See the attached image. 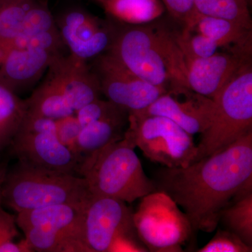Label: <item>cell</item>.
<instances>
[{
	"label": "cell",
	"mask_w": 252,
	"mask_h": 252,
	"mask_svg": "<svg viewBox=\"0 0 252 252\" xmlns=\"http://www.w3.org/2000/svg\"><path fill=\"white\" fill-rule=\"evenodd\" d=\"M101 4L110 17L128 25L152 22L165 11L160 0H102Z\"/></svg>",
	"instance_id": "obj_20"
},
{
	"label": "cell",
	"mask_w": 252,
	"mask_h": 252,
	"mask_svg": "<svg viewBox=\"0 0 252 252\" xmlns=\"http://www.w3.org/2000/svg\"><path fill=\"white\" fill-rule=\"evenodd\" d=\"M214 112L213 99L186 89L167 91L147 108L128 114L137 117H166L193 136L202 134L208 128Z\"/></svg>",
	"instance_id": "obj_12"
},
{
	"label": "cell",
	"mask_w": 252,
	"mask_h": 252,
	"mask_svg": "<svg viewBox=\"0 0 252 252\" xmlns=\"http://www.w3.org/2000/svg\"><path fill=\"white\" fill-rule=\"evenodd\" d=\"M22 230L32 252H84L77 242L54 230L41 227H31Z\"/></svg>",
	"instance_id": "obj_24"
},
{
	"label": "cell",
	"mask_w": 252,
	"mask_h": 252,
	"mask_svg": "<svg viewBox=\"0 0 252 252\" xmlns=\"http://www.w3.org/2000/svg\"><path fill=\"white\" fill-rule=\"evenodd\" d=\"M220 222L252 247V193L235 195L220 211Z\"/></svg>",
	"instance_id": "obj_21"
},
{
	"label": "cell",
	"mask_w": 252,
	"mask_h": 252,
	"mask_svg": "<svg viewBox=\"0 0 252 252\" xmlns=\"http://www.w3.org/2000/svg\"><path fill=\"white\" fill-rule=\"evenodd\" d=\"M91 191L77 175L56 172L19 161L1 184V202L15 212L57 205H81Z\"/></svg>",
	"instance_id": "obj_3"
},
{
	"label": "cell",
	"mask_w": 252,
	"mask_h": 252,
	"mask_svg": "<svg viewBox=\"0 0 252 252\" xmlns=\"http://www.w3.org/2000/svg\"><path fill=\"white\" fill-rule=\"evenodd\" d=\"M142 199L134 224L149 252H182V245L193 233L185 212L166 194L149 193Z\"/></svg>",
	"instance_id": "obj_6"
},
{
	"label": "cell",
	"mask_w": 252,
	"mask_h": 252,
	"mask_svg": "<svg viewBox=\"0 0 252 252\" xmlns=\"http://www.w3.org/2000/svg\"><path fill=\"white\" fill-rule=\"evenodd\" d=\"M1 1V0H0V1Z\"/></svg>",
	"instance_id": "obj_35"
},
{
	"label": "cell",
	"mask_w": 252,
	"mask_h": 252,
	"mask_svg": "<svg viewBox=\"0 0 252 252\" xmlns=\"http://www.w3.org/2000/svg\"><path fill=\"white\" fill-rule=\"evenodd\" d=\"M11 142L20 161L79 176L80 162L58 138L53 119L27 113Z\"/></svg>",
	"instance_id": "obj_8"
},
{
	"label": "cell",
	"mask_w": 252,
	"mask_h": 252,
	"mask_svg": "<svg viewBox=\"0 0 252 252\" xmlns=\"http://www.w3.org/2000/svg\"><path fill=\"white\" fill-rule=\"evenodd\" d=\"M26 102L30 114L55 121L75 114L64 97L56 73L50 66L45 79Z\"/></svg>",
	"instance_id": "obj_19"
},
{
	"label": "cell",
	"mask_w": 252,
	"mask_h": 252,
	"mask_svg": "<svg viewBox=\"0 0 252 252\" xmlns=\"http://www.w3.org/2000/svg\"><path fill=\"white\" fill-rule=\"evenodd\" d=\"M135 148L126 131L122 140L83 160L79 175L86 180L91 193L130 204L157 190L154 180L144 172Z\"/></svg>",
	"instance_id": "obj_2"
},
{
	"label": "cell",
	"mask_w": 252,
	"mask_h": 252,
	"mask_svg": "<svg viewBox=\"0 0 252 252\" xmlns=\"http://www.w3.org/2000/svg\"><path fill=\"white\" fill-rule=\"evenodd\" d=\"M123 110L126 109L110 101L102 100L99 98L78 110L75 112V116L82 127L96 121L115 115Z\"/></svg>",
	"instance_id": "obj_29"
},
{
	"label": "cell",
	"mask_w": 252,
	"mask_h": 252,
	"mask_svg": "<svg viewBox=\"0 0 252 252\" xmlns=\"http://www.w3.org/2000/svg\"><path fill=\"white\" fill-rule=\"evenodd\" d=\"M114 26V37L107 52L137 77L168 91L170 74L156 27L128 24Z\"/></svg>",
	"instance_id": "obj_7"
},
{
	"label": "cell",
	"mask_w": 252,
	"mask_h": 252,
	"mask_svg": "<svg viewBox=\"0 0 252 252\" xmlns=\"http://www.w3.org/2000/svg\"><path fill=\"white\" fill-rule=\"evenodd\" d=\"M56 22L45 0H36L23 18L18 35L31 37L44 32L57 31Z\"/></svg>",
	"instance_id": "obj_25"
},
{
	"label": "cell",
	"mask_w": 252,
	"mask_h": 252,
	"mask_svg": "<svg viewBox=\"0 0 252 252\" xmlns=\"http://www.w3.org/2000/svg\"><path fill=\"white\" fill-rule=\"evenodd\" d=\"M56 57L39 48L0 51V85L16 94L31 89Z\"/></svg>",
	"instance_id": "obj_14"
},
{
	"label": "cell",
	"mask_w": 252,
	"mask_h": 252,
	"mask_svg": "<svg viewBox=\"0 0 252 252\" xmlns=\"http://www.w3.org/2000/svg\"><path fill=\"white\" fill-rule=\"evenodd\" d=\"M85 203L81 205L57 204L18 212L16 217V223L21 230L41 227L54 230L77 242L86 252L82 240Z\"/></svg>",
	"instance_id": "obj_16"
},
{
	"label": "cell",
	"mask_w": 252,
	"mask_h": 252,
	"mask_svg": "<svg viewBox=\"0 0 252 252\" xmlns=\"http://www.w3.org/2000/svg\"><path fill=\"white\" fill-rule=\"evenodd\" d=\"M252 178V130L226 148L186 167H162L154 180L157 191L182 207L193 231L212 233L220 212Z\"/></svg>",
	"instance_id": "obj_1"
},
{
	"label": "cell",
	"mask_w": 252,
	"mask_h": 252,
	"mask_svg": "<svg viewBox=\"0 0 252 252\" xmlns=\"http://www.w3.org/2000/svg\"><path fill=\"white\" fill-rule=\"evenodd\" d=\"M127 124L128 112L123 110L81 127L77 142V157L80 165L88 156L112 142L122 140Z\"/></svg>",
	"instance_id": "obj_18"
},
{
	"label": "cell",
	"mask_w": 252,
	"mask_h": 252,
	"mask_svg": "<svg viewBox=\"0 0 252 252\" xmlns=\"http://www.w3.org/2000/svg\"><path fill=\"white\" fill-rule=\"evenodd\" d=\"M69 54L89 62L107 52L114 37L115 26L103 22L80 6H69L54 17Z\"/></svg>",
	"instance_id": "obj_11"
},
{
	"label": "cell",
	"mask_w": 252,
	"mask_h": 252,
	"mask_svg": "<svg viewBox=\"0 0 252 252\" xmlns=\"http://www.w3.org/2000/svg\"><path fill=\"white\" fill-rule=\"evenodd\" d=\"M247 1H248L249 4H251L252 0H247Z\"/></svg>",
	"instance_id": "obj_34"
},
{
	"label": "cell",
	"mask_w": 252,
	"mask_h": 252,
	"mask_svg": "<svg viewBox=\"0 0 252 252\" xmlns=\"http://www.w3.org/2000/svg\"><path fill=\"white\" fill-rule=\"evenodd\" d=\"M199 14L228 20L252 31V22L247 0H193Z\"/></svg>",
	"instance_id": "obj_23"
},
{
	"label": "cell",
	"mask_w": 252,
	"mask_h": 252,
	"mask_svg": "<svg viewBox=\"0 0 252 252\" xmlns=\"http://www.w3.org/2000/svg\"><path fill=\"white\" fill-rule=\"evenodd\" d=\"M16 217L0 207V252H32L26 239L16 242L18 235Z\"/></svg>",
	"instance_id": "obj_27"
},
{
	"label": "cell",
	"mask_w": 252,
	"mask_h": 252,
	"mask_svg": "<svg viewBox=\"0 0 252 252\" xmlns=\"http://www.w3.org/2000/svg\"><path fill=\"white\" fill-rule=\"evenodd\" d=\"M129 235H138L130 207L122 200L91 192L83 214L86 252H110L117 239Z\"/></svg>",
	"instance_id": "obj_9"
},
{
	"label": "cell",
	"mask_w": 252,
	"mask_h": 252,
	"mask_svg": "<svg viewBox=\"0 0 252 252\" xmlns=\"http://www.w3.org/2000/svg\"><path fill=\"white\" fill-rule=\"evenodd\" d=\"M3 180H4V177H2V175L0 174V207H1V184H2Z\"/></svg>",
	"instance_id": "obj_32"
},
{
	"label": "cell",
	"mask_w": 252,
	"mask_h": 252,
	"mask_svg": "<svg viewBox=\"0 0 252 252\" xmlns=\"http://www.w3.org/2000/svg\"><path fill=\"white\" fill-rule=\"evenodd\" d=\"M126 132L146 158L163 167H186L198 160L193 135L166 117L128 114Z\"/></svg>",
	"instance_id": "obj_5"
},
{
	"label": "cell",
	"mask_w": 252,
	"mask_h": 252,
	"mask_svg": "<svg viewBox=\"0 0 252 252\" xmlns=\"http://www.w3.org/2000/svg\"><path fill=\"white\" fill-rule=\"evenodd\" d=\"M56 125L58 138L77 157V142L81 129L77 118L74 114L62 118L56 121Z\"/></svg>",
	"instance_id": "obj_30"
},
{
	"label": "cell",
	"mask_w": 252,
	"mask_h": 252,
	"mask_svg": "<svg viewBox=\"0 0 252 252\" xmlns=\"http://www.w3.org/2000/svg\"><path fill=\"white\" fill-rule=\"evenodd\" d=\"M161 1L169 14L185 26L195 14L193 0H161Z\"/></svg>",
	"instance_id": "obj_31"
},
{
	"label": "cell",
	"mask_w": 252,
	"mask_h": 252,
	"mask_svg": "<svg viewBox=\"0 0 252 252\" xmlns=\"http://www.w3.org/2000/svg\"><path fill=\"white\" fill-rule=\"evenodd\" d=\"M176 39L185 59L210 57L216 54L220 48L215 41L207 36L185 28L181 32H176Z\"/></svg>",
	"instance_id": "obj_26"
},
{
	"label": "cell",
	"mask_w": 252,
	"mask_h": 252,
	"mask_svg": "<svg viewBox=\"0 0 252 252\" xmlns=\"http://www.w3.org/2000/svg\"><path fill=\"white\" fill-rule=\"evenodd\" d=\"M252 57L228 52L205 59H185L189 89L213 99Z\"/></svg>",
	"instance_id": "obj_13"
},
{
	"label": "cell",
	"mask_w": 252,
	"mask_h": 252,
	"mask_svg": "<svg viewBox=\"0 0 252 252\" xmlns=\"http://www.w3.org/2000/svg\"><path fill=\"white\" fill-rule=\"evenodd\" d=\"M26 113V100L0 85V145L11 142Z\"/></svg>",
	"instance_id": "obj_22"
},
{
	"label": "cell",
	"mask_w": 252,
	"mask_h": 252,
	"mask_svg": "<svg viewBox=\"0 0 252 252\" xmlns=\"http://www.w3.org/2000/svg\"><path fill=\"white\" fill-rule=\"evenodd\" d=\"M185 29L207 36L220 48L225 47L231 52L252 56V31L237 23L195 11Z\"/></svg>",
	"instance_id": "obj_17"
},
{
	"label": "cell",
	"mask_w": 252,
	"mask_h": 252,
	"mask_svg": "<svg viewBox=\"0 0 252 252\" xmlns=\"http://www.w3.org/2000/svg\"><path fill=\"white\" fill-rule=\"evenodd\" d=\"M213 100V119L197 145L198 160L223 150L252 130V61L244 64Z\"/></svg>",
	"instance_id": "obj_4"
},
{
	"label": "cell",
	"mask_w": 252,
	"mask_h": 252,
	"mask_svg": "<svg viewBox=\"0 0 252 252\" xmlns=\"http://www.w3.org/2000/svg\"><path fill=\"white\" fill-rule=\"evenodd\" d=\"M198 252H252L249 246L238 235L230 230L219 229L212 240Z\"/></svg>",
	"instance_id": "obj_28"
},
{
	"label": "cell",
	"mask_w": 252,
	"mask_h": 252,
	"mask_svg": "<svg viewBox=\"0 0 252 252\" xmlns=\"http://www.w3.org/2000/svg\"><path fill=\"white\" fill-rule=\"evenodd\" d=\"M91 63L89 66L98 79L102 94L128 113L147 108L167 92L165 88L137 77L109 53L99 55Z\"/></svg>",
	"instance_id": "obj_10"
},
{
	"label": "cell",
	"mask_w": 252,
	"mask_h": 252,
	"mask_svg": "<svg viewBox=\"0 0 252 252\" xmlns=\"http://www.w3.org/2000/svg\"><path fill=\"white\" fill-rule=\"evenodd\" d=\"M94 1H97V2H99V4H101V2H102V0H94Z\"/></svg>",
	"instance_id": "obj_33"
},
{
	"label": "cell",
	"mask_w": 252,
	"mask_h": 252,
	"mask_svg": "<svg viewBox=\"0 0 252 252\" xmlns=\"http://www.w3.org/2000/svg\"><path fill=\"white\" fill-rule=\"evenodd\" d=\"M50 67L56 73L64 97L74 112L99 98L102 92L99 81L87 61L69 54L55 58Z\"/></svg>",
	"instance_id": "obj_15"
}]
</instances>
